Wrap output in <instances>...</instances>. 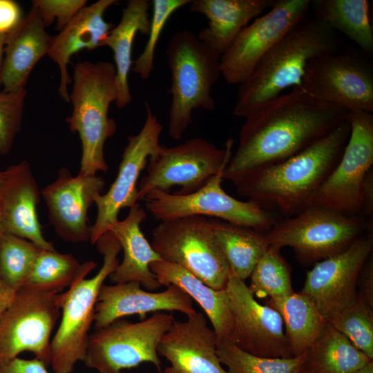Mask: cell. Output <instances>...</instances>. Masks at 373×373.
<instances>
[{
	"instance_id": "6da1fadb",
	"label": "cell",
	"mask_w": 373,
	"mask_h": 373,
	"mask_svg": "<svg viewBox=\"0 0 373 373\" xmlns=\"http://www.w3.org/2000/svg\"><path fill=\"white\" fill-rule=\"evenodd\" d=\"M349 111L294 87L247 117L236 151L223 171L231 182L302 152L348 117Z\"/></svg>"
},
{
	"instance_id": "7a4b0ae2",
	"label": "cell",
	"mask_w": 373,
	"mask_h": 373,
	"mask_svg": "<svg viewBox=\"0 0 373 373\" xmlns=\"http://www.w3.org/2000/svg\"><path fill=\"white\" fill-rule=\"evenodd\" d=\"M348 117L302 152L276 164L249 172L231 182L236 192L285 218L309 206L338 163L350 134Z\"/></svg>"
},
{
	"instance_id": "3957f363",
	"label": "cell",
	"mask_w": 373,
	"mask_h": 373,
	"mask_svg": "<svg viewBox=\"0 0 373 373\" xmlns=\"http://www.w3.org/2000/svg\"><path fill=\"white\" fill-rule=\"evenodd\" d=\"M337 51L334 31L314 17L293 27L239 85L233 114L246 118L289 87H299L314 57Z\"/></svg>"
},
{
	"instance_id": "277c9868",
	"label": "cell",
	"mask_w": 373,
	"mask_h": 373,
	"mask_svg": "<svg viewBox=\"0 0 373 373\" xmlns=\"http://www.w3.org/2000/svg\"><path fill=\"white\" fill-rule=\"evenodd\" d=\"M73 88L69 94L73 112L66 119L70 130L77 133L82 146L79 174L95 175L106 171L104 147L116 131L108 116L117 97L115 65L108 61L78 62L74 67Z\"/></svg>"
},
{
	"instance_id": "5b68a950",
	"label": "cell",
	"mask_w": 373,
	"mask_h": 373,
	"mask_svg": "<svg viewBox=\"0 0 373 373\" xmlns=\"http://www.w3.org/2000/svg\"><path fill=\"white\" fill-rule=\"evenodd\" d=\"M166 53L171 73L172 96L168 134L179 140L191 124L194 110L215 108L211 92L221 77V56L187 29L171 36Z\"/></svg>"
},
{
	"instance_id": "8992f818",
	"label": "cell",
	"mask_w": 373,
	"mask_h": 373,
	"mask_svg": "<svg viewBox=\"0 0 373 373\" xmlns=\"http://www.w3.org/2000/svg\"><path fill=\"white\" fill-rule=\"evenodd\" d=\"M103 265L91 278H84L61 293V321L50 343V363L55 373H71L86 355L89 330L104 280L118 266L121 245L111 231L96 241Z\"/></svg>"
},
{
	"instance_id": "52a82bcc",
	"label": "cell",
	"mask_w": 373,
	"mask_h": 373,
	"mask_svg": "<svg viewBox=\"0 0 373 373\" xmlns=\"http://www.w3.org/2000/svg\"><path fill=\"white\" fill-rule=\"evenodd\" d=\"M372 229L373 220L310 205L278 220L264 236L269 246L289 247L298 262L309 266L345 251Z\"/></svg>"
},
{
	"instance_id": "ba28073f",
	"label": "cell",
	"mask_w": 373,
	"mask_h": 373,
	"mask_svg": "<svg viewBox=\"0 0 373 373\" xmlns=\"http://www.w3.org/2000/svg\"><path fill=\"white\" fill-rule=\"evenodd\" d=\"M172 312H154L137 323L122 318L89 334L85 365L98 373H123L124 369L151 363L161 372L157 346L173 324Z\"/></svg>"
},
{
	"instance_id": "9c48e42d",
	"label": "cell",
	"mask_w": 373,
	"mask_h": 373,
	"mask_svg": "<svg viewBox=\"0 0 373 373\" xmlns=\"http://www.w3.org/2000/svg\"><path fill=\"white\" fill-rule=\"evenodd\" d=\"M151 245L162 260L182 267L214 289H225L229 268L205 217L160 221Z\"/></svg>"
},
{
	"instance_id": "30bf717a",
	"label": "cell",
	"mask_w": 373,
	"mask_h": 373,
	"mask_svg": "<svg viewBox=\"0 0 373 373\" xmlns=\"http://www.w3.org/2000/svg\"><path fill=\"white\" fill-rule=\"evenodd\" d=\"M233 140L229 139L224 149L210 141L193 137L182 144L162 145L158 153L149 158L146 175L137 189V200H144L153 189L169 191L173 186L181 189L174 193L185 195L198 191L227 166L232 155Z\"/></svg>"
},
{
	"instance_id": "8fae6325",
	"label": "cell",
	"mask_w": 373,
	"mask_h": 373,
	"mask_svg": "<svg viewBox=\"0 0 373 373\" xmlns=\"http://www.w3.org/2000/svg\"><path fill=\"white\" fill-rule=\"evenodd\" d=\"M223 171L191 193L153 189L144 199L146 210L160 221L207 216L262 233L269 231L278 221L274 213L254 201H241L227 194L222 186Z\"/></svg>"
},
{
	"instance_id": "7c38bea8",
	"label": "cell",
	"mask_w": 373,
	"mask_h": 373,
	"mask_svg": "<svg viewBox=\"0 0 373 373\" xmlns=\"http://www.w3.org/2000/svg\"><path fill=\"white\" fill-rule=\"evenodd\" d=\"M61 316V293L20 287L0 316V367L23 352L50 363V336Z\"/></svg>"
},
{
	"instance_id": "4fadbf2b",
	"label": "cell",
	"mask_w": 373,
	"mask_h": 373,
	"mask_svg": "<svg viewBox=\"0 0 373 373\" xmlns=\"http://www.w3.org/2000/svg\"><path fill=\"white\" fill-rule=\"evenodd\" d=\"M350 134L336 166L312 196L309 206H319L348 216H361V189L373 166V115L348 113Z\"/></svg>"
},
{
	"instance_id": "5bb4252c",
	"label": "cell",
	"mask_w": 373,
	"mask_h": 373,
	"mask_svg": "<svg viewBox=\"0 0 373 373\" xmlns=\"http://www.w3.org/2000/svg\"><path fill=\"white\" fill-rule=\"evenodd\" d=\"M312 97L347 111L373 113V73L363 59L337 51L318 55L299 86Z\"/></svg>"
},
{
	"instance_id": "9a60e30c",
	"label": "cell",
	"mask_w": 373,
	"mask_h": 373,
	"mask_svg": "<svg viewBox=\"0 0 373 373\" xmlns=\"http://www.w3.org/2000/svg\"><path fill=\"white\" fill-rule=\"evenodd\" d=\"M311 3L310 0H276L267 13L242 30L222 55L221 77L231 84L244 82L265 55L307 17Z\"/></svg>"
},
{
	"instance_id": "2e32d148",
	"label": "cell",
	"mask_w": 373,
	"mask_h": 373,
	"mask_svg": "<svg viewBox=\"0 0 373 373\" xmlns=\"http://www.w3.org/2000/svg\"><path fill=\"white\" fill-rule=\"evenodd\" d=\"M146 119L140 132L128 136V144L124 149L117 175L104 194L95 199L97 216L91 226L90 241L95 244L98 238L111 230L118 220L121 209L131 207L137 203V182L141 171L149 158L155 157L162 144L160 137L163 126L157 120L148 102H145Z\"/></svg>"
},
{
	"instance_id": "e0dca14e",
	"label": "cell",
	"mask_w": 373,
	"mask_h": 373,
	"mask_svg": "<svg viewBox=\"0 0 373 373\" xmlns=\"http://www.w3.org/2000/svg\"><path fill=\"white\" fill-rule=\"evenodd\" d=\"M372 250L373 229L345 251L314 264L307 272L300 292L314 302L327 322L356 302L358 277Z\"/></svg>"
},
{
	"instance_id": "ac0fdd59",
	"label": "cell",
	"mask_w": 373,
	"mask_h": 373,
	"mask_svg": "<svg viewBox=\"0 0 373 373\" xmlns=\"http://www.w3.org/2000/svg\"><path fill=\"white\" fill-rule=\"evenodd\" d=\"M233 318L229 339L238 348L266 358H291L280 314L261 305L244 280L229 274L225 288Z\"/></svg>"
},
{
	"instance_id": "d6986e66",
	"label": "cell",
	"mask_w": 373,
	"mask_h": 373,
	"mask_svg": "<svg viewBox=\"0 0 373 373\" xmlns=\"http://www.w3.org/2000/svg\"><path fill=\"white\" fill-rule=\"evenodd\" d=\"M104 186L100 176L79 173L74 177L62 168L57 179L41 191L49 221L62 239L73 243L90 240L88 211Z\"/></svg>"
},
{
	"instance_id": "ffe728a7",
	"label": "cell",
	"mask_w": 373,
	"mask_h": 373,
	"mask_svg": "<svg viewBox=\"0 0 373 373\" xmlns=\"http://www.w3.org/2000/svg\"><path fill=\"white\" fill-rule=\"evenodd\" d=\"M187 317L175 319L159 343L158 355L170 363L163 373H229L219 359L218 337L204 314L197 312Z\"/></svg>"
},
{
	"instance_id": "44dd1931",
	"label": "cell",
	"mask_w": 373,
	"mask_h": 373,
	"mask_svg": "<svg viewBox=\"0 0 373 373\" xmlns=\"http://www.w3.org/2000/svg\"><path fill=\"white\" fill-rule=\"evenodd\" d=\"M140 286L136 281L103 284L95 305V329L127 316L137 314L143 320L149 312L178 311L187 316L197 312L191 298L175 285H169L161 292L146 291Z\"/></svg>"
},
{
	"instance_id": "7402d4cb",
	"label": "cell",
	"mask_w": 373,
	"mask_h": 373,
	"mask_svg": "<svg viewBox=\"0 0 373 373\" xmlns=\"http://www.w3.org/2000/svg\"><path fill=\"white\" fill-rule=\"evenodd\" d=\"M39 202L38 185L26 161L3 171L0 218L4 233L28 240L42 249L55 250L43 235L37 212Z\"/></svg>"
},
{
	"instance_id": "603a6c76",
	"label": "cell",
	"mask_w": 373,
	"mask_h": 373,
	"mask_svg": "<svg viewBox=\"0 0 373 373\" xmlns=\"http://www.w3.org/2000/svg\"><path fill=\"white\" fill-rule=\"evenodd\" d=\"M116 0H99L83 8L73 20L52 37L48 55L59 66L60 83L58 93L66 102H70L68 86L72 80L68 72L71 57L82 50L99 47L114 25L105 21L106 10Z\"/></svg>"
},
{
	"instance_id": "cb8c5ba5",
	"label": "cell",
	"mask_w": 373,
	"mask_h": 373,
	"mask_svg": "<svg viewBox=\"0 0 373 373\" xmlns=\"http://www.w3.org/2000/svg\"><path fill=\"white\" fill-rule=\"evenodd\" d=\"M37 10L32 6L18 26L6 36L0 86L5 91L26 88L28 78L49 50L52 38Z\"/></svg>"
},
{
	"instance_id": "d4e9b609",
	"label": "cell",
	"mask_w": 373,
	"mask_h": 373,
	"mask_svg": "<svg viewBox=\"0 0 373 373\" xmlns=\"http://www.w3.org/2000/svg\"><path fill=\"white\" fill-rule=\"evenodd\" d=\"M276 0H192L189 10L204 15L207 26L198 37L222 56L250 21L258 17Z\"/></svg>"
},
{
	"instance_id": "484cf974",
	"label": "cell",
	"mask_w": 373,
	"mask_h": 373,
	"mask_svg": "<svg viewBox=\"0 0 373 373\" xmlns=\"http://www.w3.org/2000/svg\"><path fill=\"white\" fill-rule=\"evenodd\" d=\"M146 216L145 210L137 202L130 207L125 219L118 220L111 227L110 231L117 238L124 257L108 278L114 283L136 281L149 290H155L161 285L150 269V264L162 259L140 229Z\"/></svg>"
},
{
	"instance_id": "4316f807",
	"label": "cell",
	"mask_w": 373,
	"mask_h": 373,
	"mask_svg": "<svg viewBox=\"0 0 373 373\" xmlns=\"http://www.w3.org/2000/svg\"><path fill=\"white\" fill-rule=\"evenodd\" d=\"M150 269L161 286L175 285L200 305L211 321L218 340L229 341L233 318L225 289H214L182 267L163 260L151 263Z\"/></svg>"
},
{
	"instance_id": "83f0119b",
	"label": "cell",
	"mask_w": 373,
	"mask_h": 373,
	"mask_svg": "<svg viewBox=\"0 0 373 373\" xmlns=\"http://www.w3.org/2000/svg\"><path fill=\"white\" fill-rule=\"evenodd\" d=\"M148 0H130L123 9L122 17L102 41L101 46L110 48L113 53L116 70L117 97L116 106L123 108L132 101L128 74L132 68V49L137 32L148 35L151 19Z\"/></svg>"
},
{
	"instance_id": "f1b7e54d",
	"label": "cell",
	"mask_w": 373,
	"mask_h": 373,
	"mask_svg": "<svg viewBox=\"0 0 373 373\" xmlns=\"http://www.w3.org/2000/svg\"><path fill=\"white\" fill-rule=\"evenodd\" d=\"M209 221L230 274L245 281L269 247L264 233L217 218Z\"/></svg>"
},
{
	"instance_id": "f546056e",
	"label": "cell",
	"mask_w": 373,
	"mask_h": 373,
	"mask_svg": "<svg viewBox=\"0 0 373 373\" xmlns=\"http://www.w3.org/2000/svg\"><path fill=\"white\" fill-rule=\"evenodd\" d=\"M265 304L280 314L293 357L308 351L327 322L314 302L300 291L283 298H266Z\"/></svg>"
},
{
	"instance_id": "4dcf8cb0",
	"label": "cell",
	"mask_w": 373,
	"mask_h": 373,
	"mask_svg": "<svg viewBox=\"0 0 373 373\" xmlns=\"http://www.w3.org/2000/svg\"><path fill=\"white\" fill-rule=\"evenodd\" d=\"M370 361L327 322L306 352L301 370L305 373H353Z\"/></svg>"
},
{
	"instance_id": "1f68e13d",
	"label": "cell",
	"mask_w": 373,
	"mask_h": 373,
	"mask_svg": "<svg viewBox=\"0 0 373 373\" xmlns=\"http://www.w3.org/2000/svg\"><path fill=\"white\" fill-rule=\"evenodd\" d=\"M315 17L333 30H338L368 55L373 54V31L367 0H316Z\"/></svg>"
},
{
	"instance_id": "d6a6232c",
	"label": "cell",
	"mask_w": 373,
	"mask_h": 373,
	"mask_svg": "<svg viewBox=\"0 0 373 373\" xmlns=\"http://www.w3.org/2000/svg\"><path fill=\"white\" fill-rule=\"evenodd\" d=\"M97 265L92 260L80 263L70 254L41 249L23 285L36 290L59 292L85 278Z\"/></svg>"
},
{
	"instance_id": "836d02e7",
	"label": "cell",
	"mask_w": 373,
	"mask_h": 373,
	"mask_svg": "<svg viewBox=\"0 0 373 373\" xmlns=\"http://www.w3.org/2000/svg\"><path fill=\"white\" fill-rule=\"evenodd\" d=\"M250 278L249 288L258 298H283L294 292L291 267L277 247L269 246Z\"/></svg>"
},
{
	"instance_id": "e575fe53",
	"label": "cell",
	"mask_w": 373,
	"mask_h": 373,
	"mask_svg": "<svg viewBox=\"0 0 373 373\" xmlns=\"http://www.w3.org/2000/svg\"><path fill=\"white\" fill-rule=\"evenodd\" d=\"M217 354L229 373H300L306 355L261 357L238 348L228 340H218Z\"/></svg>"
},
{
	"instance_id": "d590c367",
	"label": "cell",
	"mask_w": 373,
	"mask_h": 373,
	"mask_svg": "<svg viewBox=\"0 0 373 373\" xmlns=\"http://www.w3.org/2000/svg\"><path fill=\"white\" fill-rule=\"evenodd\" d=\"M41 249L25 238L4 233L0 237V276L18 289L28 279Z\"/></svg>"
},
{
	"instance_id": "8d00e7d4",
	"label": "cell",
	"mask_w": 373,
	"mask_h": 373,
	"mask_svg": "<svg viewBox=\"0 0 373 373\" xmlns=\"http://www.w3.org/2000/svg\"><path fill=\"white\" fill-rule=\"evenodd\" d=\"M353 345L373 360V312L356 302L328 321Z\"/></svg>"
},
{
	"instance_id": "74e56055",
	"label": "cell",
	"mask_w": 373,
	"mask_h": 373,
	"mask_svg": "<svg viewBox=\"0 0 373 373\" xmlns=\"http://www.w3.org/2000/svg\"><path fill=\"white\" fill-rule=\"evenodd\" d=\"M191 0H153L152 17L148 40L139 57L133 61L131 70L142 79H147L153 70L157 44L167 21L178 9Z\"/></svg>"
},
{
	"instance_id": "f35d334b",
	"label": "cell",
	"mask_w": 373,
	"mask_h": 373,
	"mask_svg": "<svg viewBox=\"0 0 373 373\" xmlns=\"http://www.w3.org/2000/svg\"><path fill=\"white\" fill-rule=\"evenodd\" d=\"M26 95V88L0 91V155L9 153L20 131Z\"/></svg>"
},
{
	"instance_id": "ab89813d",
	"label": "cell",
	"mask_w": 373,
	"mask_h": 373,
	"mask_svg": "<svg viewBox=\"0 0 373 373\" xmlns=\"http://www.w3.org/2000/svg\"><path fill=\"white\" fill-rule=\"evenodd\" d=\"M86 0H33L35 8L46 28L56 21V28L61 31L86 6Z\"/></svg>"
},
{
	"instance_id": "60d3db41",
	"label": "cell",
	"mask_w": 373,
	"mask_h": 373,
	"mask_svg": "<svg viewBox=\"0 0 373 373\" xmlns=\"http://www.w3.org/2000/svg\"><path fill=\"white\" fill-rule=\"evenodd\" d=\"M373 253L365 261L359 273L356 288L357 296L362 303L373 312Z\"/></svg>"
},
{
	"instance_id": "b9f144b4",
	"label": "cell",
	"mask_w": 373,
	"mask_h": 373,
	"mask_svg": "<svg viewBox=\"0 0 373 373\" xmlns=\"http://www.w3.org/2000/svg\"><path fill=\"white\" fill-rule=\"evenodd\" d=\"M24 15L14 0H0V35L7 36L20 23Z\"/></svg>"
},
{
	"instance_id": "7bdbcfd3",
	"label": "cell",
	"mask_w": 373,
	"mask_h": 373,
	"mask_svg": "<svg viewBox=\"0 0 373 373\" xmlns=\"http://www.w3.org/2000/svg\"><path fill=\"white\" fill-rule=\"evenodd\" d=\"M46 364L35 358L26 360L16 357L0 367V373H49Z\"/></svg>"
},
{
	"instance_id": "ee69618b",
	"label": "cell",
	"mask_w": 373,
	"mask_h": 373,
	"mask_svg": "<svg viewBox=\"0 0 373 373\" xmlns=\"http://www.w3.org/2000/svg\"><path fill=\"white\" fill-rule=\"evenodd\" d=\"M361 216L373 220V168L365 175L361 189Z\"/></svg>"
},
{
	"instance_id": "f6af8a7d",
	"label": "cell",
	"mask_w": 373,
	"mask_h": 373,
	"mask_svg": "<svg viewBox=\"0 0 373 373\" xmlns=\"http://www.w3.org/2000/svg\"><path fill=\"white\" fill-rule=\"evenodd\" d=\"M17 290L6 283L0 276V316L12 302Z\"/></svg>"
},
{
	"instance_id": "bcb514c9",
	"label": "cell",
	"mask_w": 373,
	"mask_h": 373,
	"mask_svg": "<svg viewBox=\"0 0 373 373\" xmlns=\"http://www.w3.org/2000/svg\"><path fill=\"white\" fill-rule=\"evenodd\" d=\"M6 39V36L0 35V75H1L3 61Z\"/></svg>"
},
{
	"instance_id": "7dc6e473",
	"label": "cell",
	"mask_w": 373,
	"mask_h": 373,
	"mask_svg": "<svg viewBox=\"0 0 373 373\" xmlns=\"http://www.w3.org/2000/svg\"><path fill=\"white\" fill-rule=\"evenodd\" d=\"M353 373H373V360Z\"/></svg>"
},
{
	"instance_id": "c3c4849f",
	"label": "cell",
	"mask_w": 373,
	"mask_h": 373,
	"mask_svg": "<svg viewBox=\"0 0 373 373\" xmlns=\"http://www.w3.org/2000/svg\"><path fill=\"white\" fill-rule=\"evenodd\" d=\"M3 233H4V231H3V227H2V224H1V218H0V237L2 236Z\"/></svg>"
},
{
	"instance_id": "681fc988",
	"label": "cell",
	"mask_w": 373,
	"mask_h": 373,
	"mask_svg": "<svg viewBox=\"0 0 373 373\" xmlns=\"http://www.w3.org/2000/svg\"><path fill=\"white\" fill-rule=\"evenodd\" d=\"M3 178V171H0V186L2 183Z\"/></svg>"
},
{
	"instance_id": "f907efd6",
	"label": "cell",
	"mask_w": 373,
	"mask_h": 373,
	"mask_svg": "<svg viewBox=\"0 0 373 373\" xmlns=\"http://www.w3.org/2000/svg\"><path fill=\"white\" fill-rule=\"evenodd\" d=\"M300 373H305V372H303V371L301 370Z\"/></svg>"
}]
</instances>
